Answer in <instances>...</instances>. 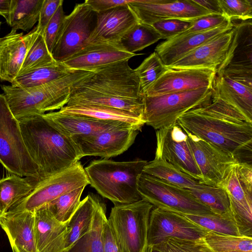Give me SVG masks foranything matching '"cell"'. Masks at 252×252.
Returning a JSON list of instances; mask_svg holds the SVG:
<instances>
[{
  "instance_id": "obj_1",
  "label": "cell",
  "mask_w": 252,
  "mask_h": 252,
  "mask_svg": "<svg viewBox=\"0 0 252 252\" xmlns=\"http://www.w3.org/2000/svg\"><path fill=\"white\" fill-rule=\"evenodd\" d=\"M128 61L95 69L78 81L71 87L66 105L109 107L144 119L145 95L136 71L130 67Z\"/></svg>"
},
{
  "instance_id": "obj_2",
  "label": "cell",
  "mask_w": 252,
  "mask_h": 252,
  "mask_svg": "<svg viewBox=\"0 0 252 252\" xmlns=\"http://www.w3.org/2000/svg\"><path fill=\"white\" fill-rule=\"evenodd\" d=\"M18 120L29 154L38 166L39 180L64 170L82 158L72 139L60 133L42 115Z\"/></svg>"
},
{
  "instance_id": "obj_3",
  "label": "cell",
  "mask_w": 252,
  "mask_h": 252,
  "mask_svg": "<svg viewBox=\"0 0 252 252\" xmlns=\"http://www.w3.org/2000/svg\"><path fill=\"white\" fill-rule=\"evenodd\" d=\"M177 122L185 130L231 155L252 142V124L209 111L192 109Z\"/></svg>"
},
{
  "instance_id": "obj_4",
  "label": "cell",
  "mask_w": 252,
  "mask_h": 252,
  "mask_svg": "<svg viewBox=\"0 0 252 252\" xmlns=\"http://www.w3.org/2000/svg\"><path fill=\"white\" fill-rule=\"evenodd\" d=\"M92 72L74 70L61 78L37 87L20 88L1 85L0 87L12 114L18 120L61 109L66 105L72 86Z\"/></svg>"
},
{
  "instance_id": "obj_5",
  "label": "cell",
  "mask_w": 252,
  "mask_h": 252,
  "mask_svg": "<svg viewBox=\"0 0 252 252\" xmlns=\"http://www.w3.org/2000/svg\"><path fill=\"white\" fill-rule=\"evenodd\" d=\"M147 161L95 160L84 168L90 184L115 205L129 204L141 198L137 190L139 176Z\"/></svg>"
},
{
  "instance_id": "obj_6",
  "label": "cell",
  "mask_w": 252,
  "mask_h": 252,
  "mask_svg": "<svg viewBox=\"0 0 252 252\" xmlns=\"http://www.w3.org/2000/svg\"><path fill=\"white\" fill-rule=\"evenodd\" d=\"M0 163L11 174L39 181L38 166L26 147L19 121L0 94Z\"/></svg>"
},
{
  "instance_id": "obj_7",
  "label": "cell",
  "mask_w": 252,
  "mask_h": 252,
  "mask_svg": "<svg viewBox=\"0 0 252 252\" xmlns=\"http://www.w3.org/2000/svg\"><path fill=\"white\" fill-rule=\"evenodd\" d=\"M153 207L141 199L131 203L115 205L111 208L108 222L120 252H145Z\"/></svg>"
},
{
  "instance_id": "obj_8",
  "label": "cell",
  "mask_w": 252,
  "mask_h": 252,
  "mask_svg": "<svg viewBox=\"0 0 252 252\" xmlns=\"http://www.w3.org/2000/svg\"><path fill=\"white\" fill-rule=\"evenodd\" d=\"M213 88L144 97L143 117L145 124L155 129L171 125L186 113L206 107L211 102Z\"/></svg>"
},
{
  "instance_id": "obj_9",
  "label": "cell",
  "mask_w": 252,
  "mask_h": 252,
  "mask_svg": "<svg viewBox=\"0 0 252 252\" xmlns=\"http://www.w3.org/2000/svg\"><path fill=\"white\" fill-rule=\"evenodd\" d=\"M137 190L141 199L155 207L182 214H214L187 189L142 173L138 177Z\"/></svg>"
},
{
  "instance_id": "obj_10",
  "label": "cell",
  "mask_w": 252,
  "mask_h": 252,
  "mask_svg": "<svg viewBox=\"0 0 252 252\" xmlns=\"http://www.w3.org/2000/svg\"><path fill=\"white\" fill-rule=\"evenodd\" d=\"M89 184L86 172L79 161L62 172L39 180L30 193L8 211L34 212L63 194Z\"/></svg>"
},
{
  "instance_id": "obj_11",
  "label": "cell",
  "mask_w": 252,
  "mask_h": 252,
  "mask_svg": "<svg viewBox=\"0 0 252 252\" xmlns=\"http://www.w3.org/2000/svg\"><path fill=\"white\" fill-rule=\"evenodd\" d=\"M242 236L252 237V165L236 163L226 172L221 184Z\"/></svg>"
},
{
  "instance_id": "obj_12",
  "label": "cell",
  "mask_w": 252,
  "mask_h": 252,
  "mask_svg": "<svg viewBox=\"0 0 252 252\" xmlns=\"http://www.w3.org/2000/svg\"><path fill=\"white\" fill-rule=\"evenodd\" d=\"M97 12L85 1L76 4L65 16L57 42L52 51L53 59L62 62L82 49L93 32Z\"/></svg>"
},
{
  "instance_id": "obj_13",
  "label": "cell",
  "mask_w": 252,
  "mask_h": 252,
  "mask_svg": "<svg viewBox=\"0 0 252 252\" xmlns=\"http://www.w3.org/2000/svg\"><path fill=\"white\" fill-rule=\"evenodd\" d=\"M204 108L252 124V87L216 74L211 102Z\"/></svg>"
},
{
  "instance_id": "obj_14",
  "label": "cell",
  "mask_w": 252,
  "mask_h": 252,
  "mask_svg": "<svg viewBox=\"0 0 252 252\" xmlns=\"http://www.w3.org/2000/svg\"><path fill=\"white\" fill-rule=\"evenodd\" d=\"M155 159L165 161L200 183L201 173L194 160L187 134L176 122L157 129Z\"/></svg>"
},
{
  "instance_id": "obj_15",
  "label": "cell",
  "mask_w": 252,
  "mask_h": 252,
  "mask_svg": "<svg viewBox=\"0 0 252 252\" xmlns=\"http://www.w3.org/2000/svg\"><path fill=\"white\" fill-rule=\"evenodd\" d=\"M208 232L182 214L155 207L150 215L148 246L158 245L169 238L196 240L204 237Z\"/></svg>"
},
{
  "instance_id": "obj_16",
  "label": "cell",
  "mask_w": 252,
  "mask_h": 252,
  "mask_svg": "<svg viewBox=\"0 0 252 252\" xmlns=\"http://www.w3.org/2000/svg\"><path fill=\"white\" fill-rule=\"evenodd\" d=\"M128 6L139 22L151 25L166 19L194 21L212 14L194 0H133Z\"/></svg>"
},
{
  "instance_id": "obj_17",
  "label": "cell",
  "mask_w": 252,
  "mask_h": 252,
  "mask_svg": "<svg viewBox=\"0 0 252 252\" xmlns=\"http://www.w3.org/2000/svg\"><path fill=\"white\" fill-rule=\"evenodd\" d=\"M185 130L194 160L202 176V184L220 186L228 169L232 165L237 163V161L231 155Z\"/></svg>"
},
{
  "instance_id": "obj_18",
  "label": "cell",
  "mask_w": 252,
  "mask_h": 252,
  "mask_svg": "<svg viewBox=\"0 0 252 252\" xmlns=\"http://www.w3.org/2000/svg\"><path fill=\"white\" fill-rule=\"evenodd\" d=\"M139 131L132 128H121L71 138L77 146L82 158L89 156L107 158L126 151L134 142Z\"/></svg>"
},
{
  "instance_id": "obj_19",
  "label": "cell",
  "mask_w": 252,
  "mask_h": 252,
  "mask_svg": "<svg viewBox=\"0 0 252 252\" xmlns=\"http://www.w3.org/2000/svg\"><path fill=\"white\" fill-rule=\"evenodd\" d=\"M216 76V73L209 69L166 67L144 95L152 96L204 88H213Z\"/></svg>"
},
{
  "instance_id": "obj_20",
  "label": "cell",
  "mask_w": 252,
  "mask_h": 252,
  "mask_svg": "<svg viewBox=\"0 0 252 252\" xmlns=\"http://www.w3.org/2000/svg\"><path fill=\"white\" fill-rule=\"evenodd\" d=\"M39 35L36 27L27 34L11 32L0 38V80L11 83L18 75L26 55Z\"/></svg>"
},
{
  "instance_id": "obj_21",
  "label": "cell",
  "mask_w": 252,
  "mask_h": 252,
  "mask_svg": "<svg viewBox=\"0 0 252 252\" xmlns=\"http://www.w3.org/2000/svg\"><path fill=\"white\" fill-rule=\"evenodd\" d=\"M128 53L118 44L98 43L87 45L62 63L72 70L93 71L95 69L138 55Z\"/></svg>"
},
{
  "instance_id": "obj_22",
  "label": "cell",
  "mask_w": 252,
  "mask_h": 252,
  "mask_svg": "<svg viewBox=\"0 0 252 252\" xmlns=\"http://www.w3.org/2000/svg\"><path fill=\"white\" fill-rule=\"evenodd\" d=\"M234 28L188 53L167 68L206 69L216 74L225 59Z\"/></svg>"
},
{
  "instance_id": "obj_23",
  "label": "cell",
  "mask_w": 252,
  "mask_h": 252,
  "mask_svg": "<svg viewBox=\"0 0 252 252\" xmlns=\"http://www.w3.org/2000/svg\"><path fill=\"white\" fill-rule=\"evenodd\" d=\"M233 28L232 21L205 31L181 33L158 44L155 52L166 67L173 64L184 56L203 44Z\"/></svg>"
},
{
  "instance_id": "obj_24",
  "label": "cell",
  "mask_w": 252,
  "mask_h": 252,
  "mask_svg": "<svg viewBox=\"0 0 252 252\" xmlns=\"http://www.w3.org/2000/svg\"><path fill=\"white\" fill-rule=\"evenodd\" d=\"M138 22L128 4L98 12L95 28L86 46L98 43L118 44L125 33Z\"/></svg>"
},
{
  "instance_id": "obj_25",
  "label": "cell",
  "mask_w": 252,
  "mask_h": 252,
  "mask_svg": "<svg viewBox=\"0 0 252 252\" xmlns=\"http://www.w3.org/2000/svg\"><path fill=\"white\" fill-rule=\"evenodd\" d=\"M57 130L64 136L94 135L116 128H138L129 124L118 121H102L80 116L64 114L59 111L42 115Z\"/></svg>"
},
{
  "instance_id": "obj_26",
  "label": "cell",
  "mask_w": 252,
  "mask_h": 252,
  "mask_svg": "<svg viewBox=\"0 0 252 252\" xmlns=\"http://www.w3.org/2000/svg\"><path fill=\"white\" fill-rule=\"evenodd\" d=\"M0 225L13 252H37L34 212L8 211L0 217Z\"/></svg>"
},
{
  "instance_id": "obj_27",
  "label": "cell",
  "mask_w": 252,
  "mask_h": 252,
  "mask_svg": "<svg viewBox=\"0 0 252 252\" xmlns=\"http://www.w3.org/2000/svg\"><path fill=\"white\" fill-rule=\"evenodd\" d=\"M232 22L234 28L232 40L224 63L217 73L252 72V20Z\"/></svg>"
},
{
  "instance_id": "obj_28",
  "label": "cell",
  "mask_w": 252,
  "mask_h": 252,
  "mask_svg": "<svg viewBox=\"0 0 252 252\" xmlns=\"http://www.w3.org/2000/svg\"><path fill=\"white\" fill-rule=\"evenodd\" d=\"M34 214L37 252H63L69 221L60 222L43 206L34 211Z\"/></svg>"
},
{
  "instance_id": "obj_29",
  "label": "cell",
  "mask_w": 252,
  "mask_h": 252,
  "mask_svg": "<svg viewBox=\"0 0 252 252\" xmlns=\"http://www.w3.org/2000/svg\"><path fill=\"white\" fill-rule=\"evenodd\" d=\"M64 114L80 116L102 121H118L141 129L144 119L132 113L114 108L95 105H65L59 111Z\"/></svg>"
},
{
  "instance_id": "obj_30",
  "label": "cell",
  "mask_w": 252,
  "mask_h": 252,
  "mask_svg": "<svg viewBox=\"0 0 252 252\" xmlns=\"http://www.w3.org/2000/svg\"><path fill=\"white\" fill-rule=\"evenodd\" d=\"M98 199L94 194L89 193L80 201L77 209L68 222L69 232L63 252L92 229L94 214Z\"/></svg>"
},
{
  "instance_id": "obj_31",
  "label": "cell",
  "mask_w": 252,
  "mask_h": 252,
  "mask_svg": "<svg viewBox=\"0 0 252 252\" xmlns=\"http://www.w3.org/2000/svg\"><path fill=\"white\" fill-rule=\"evenodd\" d=\"M44 0H11L9 20L11 30L29 32L38 22Z\"/></svg>"
},
{
  "instance_id": "obj_32",
  "label": "cell",
  "mask_w": 252,
  "mask_h": 252,
  "mask_svg": "<svg viewBox=\"0 0 252 252\" xmlns=\"http://www.w3.org/2000/svg\"><path fill=\"white\" fill-rule=\"evenodd\" d=\"M106 219L105 204L98 199L92 229L63 252H103L102 231Z\"/></svg>"
},
{
  "instance_id": "obj_33",
  "label": "cell",
  "mask_w": 252,
  "mask_h": 252,
  "mask_svg": "<svg viewBox=\"0 0 252 252\" xmlns=\"http://www.w3.org/2000/svg\"><path fill=\"white\" fill-rule=\"evenodd\" d=\"M30 180L12 174L0 179V211L2 215L33 189Z\"/></svg>"
},
{
  "instance_id": "obj_34",
  "label": "cell",
  "mask_w": 252,
  "mask_h": 252,
  "mask_svg": "<svg viewBox=\"0 0 252 252\" xmlns=\"http://www.w3.org/2000/svg\"><path fill=\"white\" fill-rule=\"evenodd\" d=\"M187 189L192 196L215 214H232L228 195L222 186H211L198 183Z\"/></svg>"
},
{
  "instance_id": "obj_35",
  "label": "cell",
  "mask_w": 252,
  "mask_h": 252,
  "mask_svg": "<svg viewBox=\"0 0 252 252\" xmlns=\"http://www.w3.org/2000/svg\"><path fill=\"white\" fill-rule=\"evenodd\" d=\"M143 173L162 181L187 189L194 186L199 181L179 170L168 162L154 158L147 162Z\"/></svg>"
},
{
  "instance_id": "obj_36",
  "label": "cell",
  "mask_w": 252,
  "mask_h": 252,
  "mask_svg": "<svg viewBox=\"0 0 252 252\" xmlns=\"http://www.w3.org/2000/svg\"><path fill=\"white\" fill-rule=\"evenodd\" d=\"M73 71L68 68L62 63L57 62L19 75L11 84V86L20 88L37 87L61 78Z\"/></svg>"
},
{
  "instance_id": "obj_37",
  "label": "cell",
  "mask_w": 252,
  "mask_h": 252,
  "mask_svg": "<svg viewBox=\"0 0 252 252\" xmlns=\"http://www.w3.org/2000/svg\"><path fill=\"white\" fill-rule=\"evenodd\" d=\"M161 39L152 25L138 22L125 33L118 44L126 51L135 53Z\"/></svg>"
},
{
  "instance_id": "obj_38",
  "label": "cell",
  "mask_w": 252,
  "mask_h": 252,
  "mask_svg": "<svg viewBox=\"0 0 252 252\" xmlns=\"http://www.w3.org/2000/svg\"><path fill=\"white\" fill-rule=\"evenodd\" d=\"M183 215L209 231L223 235L242 236L232 214Z\"/></svg>"
},
{
  "instance_id": "obj_39",
  "label": "cell",
  "mask_w": 252,
  "mask_h": 252,
  "mask_svg": "<svg viewBox=\"0 0 252 252\" xmlns=\"http://www.w3.org/2000/svg\"><path fill=\"white\" fill-rule=\"evenodd\" d=\"M85 187H82L63 194L43 206L60 222H68L80 203L81 196Z\"/></svg>"
},
{
  "instance_id": "obj_40",
  "label": "cell",
  "mask_w": 252,
  "mask_h": 252,
  "mask_svg": "<svg viewBox=\"0 0 252 252\" xmlns=\"http://www.w3.org/2000/svg\"><path fill=\"white\" fill-rule=\"evenodd\" d=\"M204 238L215 252L252 251V237L223 235L209 231Z\"/></svg>"
},
{
  "instance_id": "obj_41",
  "label": "cell",
  "mask_w": 252,
  "mask_h": 252,
  "mask_svg": "<svg viewBox=\"0 0 252 252\" xmlns=\"http://www.w3.org/2000/svg\"><path fill=\"white\" fill-rule=\"evenodd\" d=\"M56 63L47 48L43 35L39 34L29 50L18 75Z\"/></svg>"
},
{
  "instance_id": "obj_42",
  "label": "cell",
  "mask_w": 252,
  "mask_h": 252,
  "mask_svg": "<svg viewBox=\"0 0 252 252\" xmlns=\"http://www.w3.org/2000/svg\"><path fill=\"white\" fill-rule=\"evenodd\" d=\"M166 69V67L155 52L146 58L135 69L139 80L141 92L144 95Z\"/></svg>"
},
{
  "instance_id": "obj_43",
  "label": "cell",
  "mask_w": 252,
  "mask_h": 252,
  "mask_svg": "<svg viewBox=\"0 0 252 252\" xmlns=\"http://www.w3.org/2000/svg\"><path fill=\"white\" fill-rule=\"evenodd\" d=\"M153 246L161 252H215L204 237L196 240L169 238L162 243Z\"/></svg>"
},
{
  "instance_id": "obj_44",
  "label": "cell",
  "mask_w": 252,
  "mask_h": 252,
  "mask_svg": "<svg viewBox=\"0 0 252 252\" xmlns=\"http://www.w3.org/2000/svg\"><path fill=\"white\" fill-rule=\"evenodd\" d=\"M222 15L231 20L252 19V0H218Z\"/></svg>"
},
{
  "instance_id": "obj_45",
  "label": "cell",
  "mask_w": 252,
  "mask_h": 252,
  "mask_svg": "<svg viewBox=\"0 0 252 252\" xmlns=\"http://www.w3.org/2000/svg\"><path fill=\"white\" fill-rule=\"evenodd\" d=\"M193 21L171 19L158 21L151 25L159 33L162 39L167 40L185 32Z\"/></svg>"
},
{
  "instance_id": "obj_46",
  "label": "cell",
  "mask_w": 252,
  "mask_h": 252,
  "mask_svg": "<svg viewBox=\"0 0 252 252\" xmlns=\"http://www.w3.org/2000/svg\"><path fill=\"white\" fill-rule=\"evenodd\" d=\"M65 17L62 3L49 21L43 34L46 45L51 54L60 35Z\"/></svg>"
},
{
  "instance_id": "obj_47",
  "label": "cell",
  "mask_w": 252,
  "mask_h": 252,
  "mask_svg": "<svg viewBox=\"0 0 252 252\" xmlns=\"http://www.w3.org/2000/svg\"><path fill=\"white\" fill-rule=\"evenodd\" d=\"M231 20L223 15L211 14L194 21L191 26L182 33L199 32L207 31L227 23Z\"/></svg>"
},
{
  "instance_id": "obj_48",
  "label": "cell",
  "mask_w": 252,
  "mask_h": 252,
  "mask_svg": "<svg viewBox=\"0 0 252 252\" xmlns=\"http://www.w3.org/2000/svg\"><path fill=\"white\" fill-rule=\"evenodd\" d=\"M63 2V0H44L36 26L39 34L43 35L49 21Z\"/></svg>"
},
{
  "instance_id": "obj_49",
  "label": "cell",
  "mask_w": 252,
  "mask_h": 252,
  "mask_svg": "<svg viewBox=\"0 0 252 252\" xmlns=\"http://www.w3.org/2000/svg\"><path fill=\"white\" fill-rule=\"evenodd\" d=\"M102 244L103 252H120L107 218L104 221L102 228Z\"/></svg>"
},
{
  "instance_id": "obj_50",
  "label": "cell",
  "mask_w": 252,
  "mask_h": 252,
  "mask_svg": "<svg viewBox=\"0 0 252 252\" xmlns=\"http://www.w3.org/2000/svg\"><path fill=\"white\" fill-rule=\"evenodd\" d=\"M133 0H86L85 2L98 13L119 6L128 4Z\"/></svg>"
},
{
  "instance_id": "obj_51",
  "label": "cell",
  "mask_w": 252,
  "mask_h": 252,
  "mask_svg": "<svg viewBox=\"0 0 252 252\" xmlns=\"http://www.w3.org/2000/svg\"><path fill=\"white\" fill-rule=\"evenodd\" d=\"M194 1L212 14L222 15L218 0H194Z\"/></svg>"
},
{
  "instance_id": "obj_52",
  "label": "cell",
  "mask_w": 252,
  "mask_h": 252,
  "mask_svg": "<svg viewBox=\"0 0 252 252\" xmlns=\"http://www.w3.org/2000/svg\"><path fill=\"white\" fill-rule=\"evenodd\" d=\"M11 0H0V15L4 18L6 23L9 20Z\"/></svg>"
},
{
  "instance_id": "obj_53",
  "label": "cell",
  "mask_w": 252,
  "mask_h": 252,
  "mask_svg": "<svg viewBox=\"0 0 252 252\" xmlns=\"http://www.w3.org/2000/svg\"><path fill=\"white\" fill-rule=\"evenodd\" d=\"M145 252H161L153 246H148Z\"/></svg>"
},
{
  "instance_id": "obj_54",
  "label": "cell",
  "mask_w": 252,
  "mask_h": 252,
  "mask_svg": "<svg viewBox=\"0 0 252 252\" xmlns=\"http://www.w3.org/2000/svg\"><path fill=\"white\" fill-rule=\"evenodd\" d=\"M1 24V22L0 21V31Z\"/></svg>"
},
{
  "instance_id": "obj_55",
  "label": "cell",
  "mask_w": 252,
  "mask_h": 252,
  "mask_svg": "<svg viewBox=\"0 0 252 252\" xmlns=\"http://www.w3.org/2000/svg\"><path fill=\"white\" fill-rule=\"evenodd\" d=\"M1 215H2V214H1V212H0V217L1 216Z\"/></svg>"
}]
</instances>
